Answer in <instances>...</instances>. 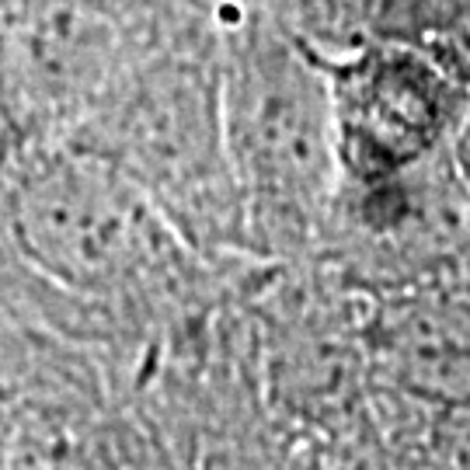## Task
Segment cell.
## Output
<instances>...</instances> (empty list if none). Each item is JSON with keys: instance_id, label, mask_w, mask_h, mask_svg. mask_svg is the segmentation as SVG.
I'll use <instances>...</instances> for the list:
<instances>
[{"instance_id": "6da1fadb", "label": "cell", "mask_w": 470, "mask_h": 470, "mask_svg": "<svg viewBox=\"0 0 470 470\" xmlns=\"http://www.w3.org/2000/svg\"><path fill=\"white\" fill-rule=\"evenodd\" d=\"M220 112L244 234L269 247L317 234L342 192L331 91L317 52L265 18L237 21L223 35Z\"/></svg>"}, {"instance_id": "7a4b0ae2", "label": "cell", "mask_w": 470, "mask_h": 470, "mask_svg": "<svg viewBox=\"0 0 470 470\" xmlns=\"http://www.w3.org/2000/svg\"><path fill=\"white\" fill-rule=\"evenodd\" d=\"M84 126L101 129L91 150L129 175L185 237L244 234L220 112V77L202 74L195 63L150 67L129 77Z\"/></svg>"}, {"instance_id": "3957f363", "label": "cell", "mask_w": 470, "mask_h": 470, "mask_svg": "<svg viewBox=\"0 0 470 470\" xmlns=\"http://www.w3.org/2000/svg\"><path fill=\"white\" fill-rule=\"evenodd\" d=\"M28 258L56 282L119 293L161 261V209L94 150H63L28 164L18 195Z\"/></svg>"}, {"instance_id": "277c9868", "label": "cell", "mask_w": 470, "mask_h": 470, "mask_svg": "<svg viewBox=\"0 0 470 470\" xmlns=\"http://www.w3.org/2000/svg\"><path fill=\"white\" fill-rule=\"evenodd\" d=\"M338 168L348 188L383 185L429 164L453 136L456 87L401 38H377L324 60Z\"/></svg>"}, {"instance_id": "5b68a950", "label": "cell", "mask_w": 470, "mask_h": 470, "mask_svg": "<svg viewBox=\"0 0 470 470\" xmlns=\"http://www.w3.org/2000/svg\"><path fill=\"white\" fill-rule=\"evenodd\" d=\"M18 42L32 119L84 126L129 80L126 32L98 0H28Z\"/></svg>"}, {"instance_id": "8992f818", "label": "cell", "mask_w": 470, "mask_h": 470, "mask_svg": "<svg viewBox=\"0 0 470 470\" xmlns=\"http://www.w3.org/2000/svg\"><path fill=\"white\" fill-rule=\"evenodd\" d=\"M456 171L470 185V115H467V122H463V129L456 136Z\"/></svg>"}]
</instances>
